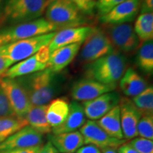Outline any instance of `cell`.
<instances>
[{
    "mask_svg": "<svg viewBox=\"0 0 153 153\" xmlns=\"http://www.w3.org/2000/svg\"><path fill=\"white\" fill-rule=\"evenodd\" d=\"M24 88L31 106L48 104L60 92L62 77L49 68L15 78Z\"/></svg>",
    "mask_w": 153,
    "mask_h": 153,
    "instance_id": "cell-1",
    "label": "cell"
},
{
    "mask_svg": "<svg viewBox=\"0 0 153 153\" xmlns=\"http://www.w3.org/2000/svg\"><path fill=\"white\" fill-rule=\"evenodd\" d=\"M127 58L119 51L114 52L87 64L85 69L86 78L106 85L117 87L126 71Z\"/></svg>",
    "mask_w": 153,
    "mask_h": 153,
    "instance_id": "cell-2",
    "label": "cell"
},
{
    "mask_svg": "<svg viewBox=\"0 0 153 153\" xmlns=\"http://www.w3.org/2000/svg\"><path fill=\"white\" fill-rule=\"evenodd\" d=\"M51 0H4L3 22L11 25L28 22L41 18Z\"/></svg>",
    "mask_w": 153,
    "mask_h": 153,
    "instance_id": "cell-3",
    "label": "cell"
},
{
    "mask_svg": "<svg viewBox=\"0 0 153 153\" xmlns=\"http://www.w3.org/2000/svg\"><path fill=\"white\" fill-rule=\"evenodd\" d=\"M45 19L57 29L80 27L87 22L70 0H51L45 11Z\"/></svg>",
    "mask_w": 153,
    "mask_h": 153,
    "instance_id": "cell-4",
    "label": "cell"
},
{
    "mask_svg": "<svg viewBox=\"0 0 153 153\" xmlns=\"http://www.w3.org/2000/svg\"><path fill=\"white\" fill-rule=\"evenodd\" d=\"M56 32L20 40L0 46V55L11 65L28 58L48 45Z\"/></svg>",
    "mask_w": 153,
    "mask_h": 153,
    "instance_id": "cell-5",
    "label": "cell"
},
{
    "mask_svg": "<svg viewBox=\"0 0 153 153\" xmlns=\"http://www.w3.org/2000/svg\"><path fill=\"white\" fill-rule=\"evenodd\" d=\"M57 30L56 26L43 17L11 25L9 27L0 28V46L33 36L55 32Z\"/></svg>",
    "mask_w": 153,
    "mask_h": 153,
    "instance_id": "cell-6",
    "label": "cell"
},
{
    "mask_svg": "<svg viewBox=\"0 0 153 153\" xmlns=\"http://www.w3.org/2000/svg\"><path fill=\"white\" fill-rule=\"evenodd\" d=\"M82 43L79 60L87 65L116 51L106 31L98 28H94L92 33Z\"/></svg>",
    "mask_w": 153,
    "mask_h": 153,
    "instance_id": "cell-7",
    "label": "cell"
},
{
    "mask_svg": "<svg viewBox=\"0 0 153 153\" xmlns=\"http://www.w3.org/2000/svg\"><path fill=\"white\" fill-rule=\"evenodd\" d=\"M0 86L7 96L15 116L24 119L31 106L24 88L16 79L8 77H0Z\"/></svg>",
    "mask_w": 153,
    "mask_h": 153,
    "instance_id": "cell-8",
    "label": "cell"
},
{
    "mask_svg": "<svg viewBox=\"0 0 153 153\" xmlns=\"http://www.w3.org/2000/svg\"><path fill=\"white\" fill-rule=\"evenodd\" d=\"M50 53L48 45L44 46L34 55L11 65L1 77L15 79L42 71L47 68Z\"/></svg>",
    "mask_w": 153,
    "mask_h": 153,
    "instance_id": "cell-9",
    "label": "cell"
},
{
    "mask_svg": "<svg viewBox=\"0 0 153 153\" xmlns=\"http://www.w3.org/2000/svg\"><path fill=\"white\" fill-rule=\"evenodd\" d=\"M106 33L116 51L123 53H131L140 46L136 33L131 24L108 25Z\"/></svg>",
    "mask_w": 153,
    "mask_h": 153,
    "instance_id": "cell-10",
    "label": "cell"
},
{
    "mask_svg": "<svg viewBox=\"0 0 153 153\" xmlns=\"http://www.w3.org/2000/svg\"><path fill=\"white\" fill-rule=\"evenodd\" d=\"M79 132L83 137L85 145H92L99 149L106 148L117 149L127 141L126 140H118L109 136L99 126L97 120H86L80 128Z\"/></svg>",
    "mask_w": 153,
    "mask_h": 153,
    "instance_id": "cell-11",
    "label": "cell"
},
{
    "mask_svg": "<svg viewBox=\"0 0 153 153\" xmlns=\"http://www.w3.org/2000/svg\"><path fill=\"white\" fill-rule=\"evenodd\" d=\"M43 145V135L29 126L21 128L0 143V151L40 147Z\"/></svg>",
    "mask_w": 153,
    "mask_h": 153,
    "instance_id": "cell-12",
    "label": "cell"
},
{
    "mask_svg": "<svg viewBox=\"0 0 153 153\" xmlns=\"http://www.w3.org/2000/svg\"><path fill=\"white\" fill-rule=\"evenodd\" d=\"M120 98L121 97L119 94L112 91L103 94L92 100L84 101L82 103V105L86 118L91 120L100 119L115 106L118 105Z\"/></svg>",
    "mask_w": 153,
    "mask_h": 153,
    "instance_id": "cell-13",
    "label": "cell"
},
{
    "mask_svg": "<svg viewBox=\"0 0 153 153\" xmlns=\"http://www.w3.org/2000/svg\"><path fill=\"white\" fill-rule=\"evenodd\" d=\"M121 128L124 139L131 140L138 136L137 126L142 114L128 97L120 98L119 104Z\"/></svg>",
    "mask_w": 153,
    "mask_h": 153,
    "instance_id": "cell-14",
    "label": "cell"
},
{
    "mask_svg": "<svg viewBox=\"0 0 153 153\" xmlns=\"http://www.w3.org/2000/svg\"><path fill=\"white\" fill-rule=\"evenodd\" d=\"M116 86L106 85L95 80L84 78L72 85L71 96L74 101H87L97 98L103 94L114 91Z\"/></svg>",
    "mask_w": 153,
    "mask_h": 153,
    "instance_id": "cell-15",
    "label": "cell"
},
{
    "mask_svg": "<svg viewBox=\"0 0 153 153\" xmlns=\"http://www.w3.org/2000/svg\"><path fill=\"white\" fill-rule=\"evenodd\" d=\"M142 0H126L113 8L109 12L100 16V22L105 25H119L131 22L140 9Z\"/></svg>",
    "mask_w": 153,
    "mask_h": 153,
    "instance_id": "cell-16",
    "label": "cell"
},
{
    "mask_svg": "<svg viewBox=\"0 0 153 153\" xmlns=\"http://www.w3.org/2000/svg\"><path fill=\"white\" fill-rule=\"evenodd\" d=\"M94 27L91 26H80L60 30L57 33H55L52 41L48 45L50 53L60 47L83 43L86 38L92 33Z\"/></svg>",
    "mask_w": 153,
    "mask_h": 153,
    "instance_id": "cell-17",
    "label": "cell"
},
{
    "mask_svg": "<svg viewBox=\"0 0 153 153\" xmlns=\"http://www.w3.org/2000/svg\"><path fill=\"white\" fill-rule=\"evenodd\" d=\"M82 43L71 44L54 50L50 53L48 68L56 73H60L63 69L74 60L81 48Z\"/></svg>",
    "mask_w": 153,
    "mask_h": 153,
    "instance_id": "cell-18",
    "label": "cell"
},
{
    "mask_svg": "<svg viewBox=\"0 0 153 153\" xmlns=\"http://www.w3.org/2000/svg\"><path fill=\"white\" fill-rule=\"evenodd\" d=\"M48 140L61 153H74L85 145L79 131L59 134H48Z\"/></svg>",
    "mask_w": 153,
    "mask_h": 153,
    "instance_id": "cell-19",
    "label": "cell"
},
{
    "mask_svg": "<svg viewBox=\"0 0 153 153\" xmlns=\"http://www.w3.org/2000/svg\"><path fill=\"white\" fill-rule=\"evenodd\" d=\"M86 116L82 104L72 101L70 104V111L65 121L52 129L53 134H59L76 131L84 125L86 121Z\"/></svg>",
    "mask_w": 153,
    "mask_h": 153,
    "instance_id": "cell-20",
    "label": "cell"
},
{
    "mask_svg": "<svg viewBox=\"0 0 153 153\" xmlns=\"http://www.w3.org/2000/svg\"><path fill=\"white\" fill-rule=\"evenodd\" d=\"M120 90L127 97H135L146 89L147 82L133 68L126 70L119 81Z\"/></svg>",
    "mask_w": 153,
    "mask_h": 153,
    "instance_id": "cell-21",
    "label": "cell"
},
{
    "mask_svg": "<svg viewBox=\"0 0 153 153\" xmlns=\"http://www.w3.org/2000/svg\"><path fill=\"white\" fill-rule=\"evenodd\" d=\"M70 104L67 97L53 99L48 104L46 118L52 129L61 125L66 119L70 111Z\"/></svg>",
    "mask_w": 153,
    "mask_h": 153,
    "instance_id": "cell-22",
    "label": "cell"
},
{
    "mask_svg": "<svg viewBox=\"0 0 153 153\" xmlns=\"http://www.w3.org/2000/svg\"><path fill=\"white\" fill-rule=\"evenodd\" d=\"M47 107L48 104L31 106L24 118L28 126L42 135H48L52 133V128L49 125L46 118Z\"/></svg>",
    "mask_w": 153,
    "mask_h": 153,
    "instance_id": "cell-23",
    "label": "cell"
},
{
    "mask_svg": "<svg viewBox=\"0 0 153 153\" xmlns=\"http://www.w3.org/2000/svg\"><path fill=\"white\" fill-rule=\"evenodd\" d=\"M97 122L109 136L118 140H125L122 132L118 105L115 106L100 119L97 120Z\"/></svg>",
    "mask_w": 153,
    "mask_h": 153,
    "instance_id": "cell-24",
    "label": "cell"
},
{
    "mask_svg": "<svg viewBox=\"0 0 153 153\" xmlns=\"http://www.w3.org/2000/svg\"><path fill=\"white\" fill-rule=\"evenodd\" d=\"M134 31L140 43H145L153 39V14L143 13L137 16L134 25Z\"/></svg>",
    "mask_w": 153,
    "mask_h": 153,
    "instance_id": "cell-25",
    "label": "cell"
},
{
    "mask_svg": "<svg viewBox=\"0 0 153 153\" xmlns=\"http://www.w3.org/2000/svg\"><path fill=\"white\" fill-rule=\"evenodd\" d=\"M137 66L145 73L152 74L153 72V43L152 41L145 42L140 47L136 57Z\"/></svg>",
    "mask_w": 153,
    "mask_h": 153,
    "instance_id": "cell-26",
    "label": "cell"
},
{
    "mask_svg": "<svg viewBox=\"0 0 153 153\" xmlns=\"http://www.w3.org/2000/svg\"><path fill=\"white\" fill-rule=\"evenodd\" d=\"M26 126V120L16 116L0 118V143Z\"/></svg>",
    "mask_w": 153,
    "mask_h": 153,
    "instance_id": "cell-27",
    "label": "cell"
},
{
    "mask_svg": "<svg viewBox=\"0 0 153 153\" xmlns=\"http://www.w3.org/2000/svg\"><path fill=\"white\" fill-rule=\"evenodd\" d=\"M132 101L143 115L153 114V88L152 86L146 89L132 98Z\"/></svg>",
    "mask_w": 153,
    "mask_h": 153,
    "instance_id": "cell-28",
    "label": "cell"
},
{
    "mask_svg": "<svg viewBox=\"0 0 153 153\" xmlns=\"http://www.w3.org/2000/svg\"><path fill=\"white\" fill-rule=\"evenodd\" d=\"M137 135L143 138L153 140V114L143 115L137 126Z\"/></svg>",
    "mask_w": 153,
    "mask_h": 153,
    "instance_id": "cell-29",
    "label": "cell"
},
{
    "mask_svg": "<svg viewBox=\"0 0 153 153\" xmlns=\"http://www.w3.org/2000/svg\"><path fill=\"white\" fill-rule=\"evenodd\" d=\"M128 143L138 153H153V141L151 140L136 137Z\"/></svg>",
    "mask_w": 153,
    "mask_h": 153,
    "instance_id": "cell-30",
    "label": "cell"
},
{
    "mask_svg": "<svg viewBox=\"0 0 153 153\" xmlns=\"http://www.w3.org/2000/svg\"><path fill=\"white\" fill-rule=\"evenodd\" d=\"M85 16H91L96 9V0H70Z\"/></svg>",
    "mask_w": 153,
    "mask_h": 153,
    "instance_id": "cell-31",
    "label": "cell"
},
{
    "mask_svg": "<svg viewBox=\"0 0 153 153\" xmlns=\"http://www.w3.org/2000/svg\"><path fill=\"white\" fill-rule=\"evenodd\" d=\"M126 0H97L96 9L99 16H102L111 10L113 8L123 2Z\"/></svg>",
    "mask_w": 153,
    "mask_h": 153,
    "instance_id": "cell-32",
    "label": "cell"
},
{
    "mask_svg": "<svg viewBox=\"0 0 153 153\" xmlns=\"http://www.w3.org/2000/svg\"><path fill=\"white\" fill-rule=\"evenodd\" d=\"M13 116H16L11 108L4 91L0 86V118L13 117Z\"/></svg>",
    "mask_w": 153,
    "mask_h": 153,
    "instance_id": "cell-33",
    "label": "cell"
},
{
    "mask_svg": "<svg viewBox=\"0 0 153 153\" xmlns=\"http://www.w3.org/2000/svg\"><path fill=\"white\" fill-rule=\"evenodd\" d=\"M41 146L31 148H25V149H14V150H1L0 153H37L41 148Z\"/></svg>",
    "mask_w": 153,
    "mask_h": 153,
    "instance_id": "cell-34",
    "label": "cell"
},
{
    "mask_svg": "<svg viewBox=\"0 0 153 153\" xmlns=\"http://www.w3.org/2000/svg\"><path fill=\"white\" fill-rule=\"evenodd\" d=\"M76 153H101V150L92 145H85L82 146L75 152Z\"/></svg>",
    "mask_w": 153,
    "mask_h": 153,
    "instance_id": "cell-35",
    "label": "cell"
},
{
    "mask_svg": "<svg viewBox=\"0 0 153 153\" xmlns=\"http://www.w3.org/2000/svg\"><path fill=\"white\" fill-rule=\"evenodd\" d=\"M140 14L143 13H152L153 0H142L140 5Z\"/></svg>",
    "mask_w": 153,
    "mask_h": 153,
    "instance_id": "cell-36",
    "label": "cell"
},
{
    "mask_svg": "<svg viewBox=\"0 0 153 153\" xmlns=\"http://www.w3.org/2000/svg\"><path fill=\"white\" fill-rule=\"evenodd\" d=\"M37 153H59L51 142L48 141L46 143L43 144L39 149Z\"/></svg>",
    "mask_w": 153,
    "mask_h": 153,
    "instance_id": "cell-37",
    "label": "cell"
},
{
    "mask_svg": "<svg viewBox=\"0 0 153 153\" xmlns=\"http://www.w3.org/2000/svg\"><path fill=\"white\" fill-rule=\"evenodd\" d=\"M118 153H138L128 143H125L116 149Z\"/></svg>",
    "mask_w": 153,
    "mask_h": 153,
    "instance_id": "cell-38",
    "label": "cell"
},
{
    "mask_svg": "<svg viewBox=\"0 0 153 153\" xmlns=\"http://www.w3.org/2000/svg\"><path fill=\"white\" fill-rule=\"evenodd\" d=\"M11 66V65L10 63L0 55V77L7 71V69L10 68Z\"/></svg>",
    "mask_w": 153,
    "mask_h": 153,
    "instance_id": "cell-39",
    "label": "cell"
},
{
    "mask_svg": "<svg viewBox=\"0 0 153 153\" xmlns=\"http://www.w3.org/2000/svg\"><path fill=\"white\" fill-rule=\"evenodd\" d=\"M101 153H118L116 149L111 148H106L100 149Z\"/></svg>",
    "mask_w": 153,
    "mask_h": 153,
    "instance_id": "cell-40",
    "label": "cell"
},
{
    "mask_svg": "<svg viewBox=\"0 0 153 153\" xmlns=\"http://www.w3.org/2000/svg\"><path fill=\"white\" fill-rule=\"evenodd\" d=\"M3 1L4 0H0V25H1V18H2Z\"/></svg>",
    "mask_w": 153,
    "mask_h": 153,
    "instance_id": "cell-41",
    "label": "cell"
}]
</instances>
